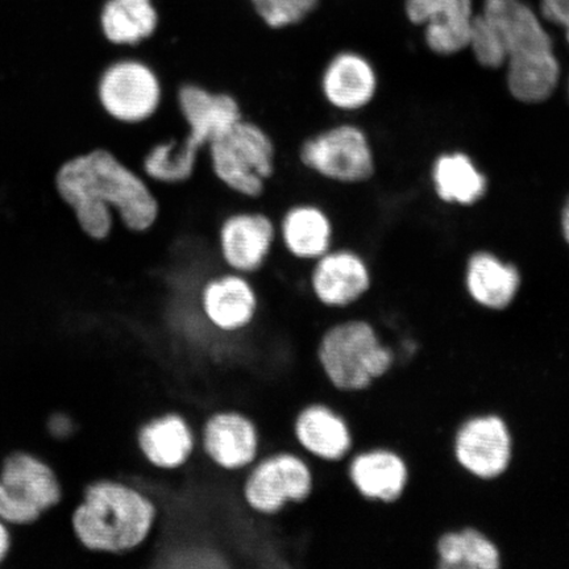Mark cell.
<instances>
[{
  "label": "cell",
  "mask_w": 569,
  "mask_h": 569,
  "mask_svg": "<svg viewBox=\"0 0 569 569\" xmlns=\"http://www.w3.org/2000/svg\"><path fill=\"white\" fill-rule=\"evenodd\" d=\"M57 190L76 212L81 230L94 240L110 237L118 213L124 229L146 233L158 224L161 204L153 184L107 149L63 163Z\"/></svg>",
  "instance_id": "obj_1"
},
{
  "label": "cell",
  "mask_w": 569,
  "mask_h": 569,
  "mask_svg": "<svg viewBox=\"0 0 569 569\" xmlns=\"http://www.w3.org/2000/svg\"><path fill=\"white\" fill-rule=\"evenodd\" d=\"M176 107L183 126L180 137L153 142L140 159V172L161 187L189 182L210 142L244 117L243 106L232 92L194 81L178 87Z\"/></svg>",
  "instance_id": "obj_2"
},
{
  "label": "cell",
  "mask_w": 569,
  "mask_h": 569,
  "mask_svg": "<svg viewBox=\"0 0 569 569\" xmlns=\"http://www.w3.org/2000/svg\"><path fill=\"white\" fill-rule=\"evenodd\" d=\"M159 508L137 487L111 479L88 483L70 517L77 542L90 552L127 555L151 538Z\"/></svg>",
  "instance_id": "obj_3"
},
{
  "label": "cell",
  "mask_w": 569,
  "mask_h": 569,
  "mask_svg": "<svg viewBox=\"0 0 569 569\" xmlns=\"http://www.w3.org/2000/svg\"><path fill=\"white\" fill-rule=\"evenodd\" d=\"M481 13L497 27L507 47L510 94L529 104L551 98L559 84L560 62L538 13L523 0H483Z\"/></svg>",
  "instance_id": "obj_4"
},
{
  "label": "cell",
  "mask_w": 569,
  "mask_h": 569,
  "mask_svg": "<svg viewBox=\"0 0 569 569\" xmlns=\"http://www.w3.org/2000/svg\"><path fill=\"white\" fill-rule=\"evenodd\" d=\"M204 154L212 177L223 189L246 201L266 194L277 169L272 134L246 116L213 139Z\"/></svg>",
  "instance_id": "obj_5"
},
{
  "label": "cell",
  "mask_w": 569,
  "mask_h": 569,
  "mask_svg": "<svg viewBox=\"0 0 569 569\" xmlns=\"http://www.w3.org/2000/svg\"><path fill=\"white\" fill-rule=\"evenodd\" d=\"M317 359L333 388L359 391L389 371L393 353L380 343L366 320H346L327 329L319 339Z\"/></svg>",
  "instance_id": "obj_6"
},
{
  "label": "cell",
  "mask_w": 569,
  "mask_h": 569,
  "mask_svg": "<svg viewBox=\"0 0 569 569\" xmlns=\"http://www.w3.org/2000/svg\"><path fill=\"white\" fill-rule=\"evenodd\" d=\"M62 500L54 469L31 452L16 451L0 465V518L9 526H32Z\"/></svg>",
  "instance_id": "obj_7"
},
{
  "label": "cell",
  "mask_w": 569,
  "mask_h": 569,
  "mask_svg": "<svg viewBox=\"0 0 569 569\" xmlns=\"http://www.w3.org/2000/svg\"><path fill=\"white\" fill-rule=\"evenodd\" d=\"M102 109L117 123L140 127L159 116L166 88L159 71L139 59H124L107 67L98 82Z\"/></svg>",
  "instance_id": "obj_8"
},
{
  "label": "cell",
  "mask_w": 569,
  "mask_h": 569,
  "mask_svg": "<svg viewBox=\"0 0 569 569\" xmlns=\"http://www.w3.org/2000/svg\"><path fill=\"white\" fill-rule=\"evenodd\" d=\"M298 162L322 180L353 184L375 173V156L367 133L359 126L343 123L305 138L298 147Z\"/></svg>",
  "instance_id": "obj_9"
},
{
  "label": "cell",
  "mask_w": 569,
  "mask_h": 569,
  "mask_svg": "<svg viewBox=\"0 0 569 569\" xmlns=\"http://www.w3.org/2000/svg\"><path fill=\"white\" fill-rule=\"evenodd\" d=\"M315 486V473L301 455L279 451L249 467L241 496L254 515L274 517L289 505L308 500Z\"/></svg>",
  "instance_id": "obj_10"
},
{
  "label": "cell",
  "mask_w": 569,
  "mask_h": 569,
  "mask_svg": "<svg viewBox=\"0 0 569 569\" xmlns=\"http://www.w3.org/2000/svg\"><path fill=\"white\" fill-rule=\"evenodd\" d=\"M216 244L227 270L252 276L260 272L272 258L277 244V223L266 211H230L219 222Z\"/></svg>",
  "instance_id": "obj_11"
},
{
  "label": "cell",
  "mask_w": 569,
  "mask_h": 569,
  "mask_svg": "<svg viewBox=\"0 0 569 569\" xmlns=\"http://www.w3.org/2000/svg\"><path fill=\"white\" fill-rule=\"evenodd\" d=\"M199 445L210 465L234 473L259 459L261 436L258 425L246 412L219 410L203 422Z\"/></svg>",
  "instance_id": "obj_12"
},
{
  "label": "cell",
  "mask_w": 569,
  "mask_h": 569,
  "mask_svg": "<svg viewBox=\"0 0 569 569\" xmlns=\"http://www.w3.org/2000/svg\"><path fill=\"white\" fill-rule=\"evenodd\" d=\"M198 306L199 315L211 329L238 333L252 326L260 300L248 276L227 270L212 274L199 287Z\"/></svg>",
  "instance_id": "obj_13"
},
{
  "label": "cell",
  "mask_w": 569,
  "mask_h": 569,
  "mask_svg": "<svg viewBox=\"0 0 569 569\" xmlns=\"http://www.w3.org/2000/svg\"><path fill=\"white\" fill-rule=\"evenodd\" d=\"M309 288L326 308H347L371 288V272L365 259L351 249H333L312 262Z\"/></svg>",
  "instance_id": "obj_14"
},
{
  "label": "cell",
  "mask_w": 569,
  "mask_h": 569,
  "mask_svg": "<svg viewBox=\"0 0 569 569\" xmlns=\"http://www.w3.org/2000/svg\"><path fill=\"white\" fill-rule=\"evenodd\" d=\"M455 455L469 473L483 480L507 471L511 459V438L500 417H478L468 421L455 439Z\"/></svg>",
  "instance_id": "obj_15"
},
{
  "label": "cell",
  "mask_w": 569,
  "mask_h": 569,
  "mask_svg": "<svg viewBox=\"0 0 569 569\" xmlns=\"http://www.w3.org/2000/svg\"><path fill=\"white\" fill-rule=\"evenodd\" d=\"M412 24L425 26V40L433 53L450 56L468 48L475 19L472 0H407Z\"/></svg>",
  "instance_id": "obj_16"
},
{
  "label": "cell",
  "mask_w": 569,
  "mask_h": 569,
  "mask_svg": "<svg viewBox=\"0 0 569 569\" xmlns=\"http://www.w3.org/2000/svg\"><path fill=\"white\" fill-rule=\"evenodd\" d=\"M137 443L149 466L162 472H173L193 458L197 436L181 412L167 411L139 427Z\"/></svg>",
  "instance_id": "obj_17"
},
{
  "label": "cell",
  "mask_w": 569,
  "mask_h": 569,
  "mask_svg": "<svg viewBox=\"0 0 569 569\" xmlns=\"http://www.w3.org/2000/svg\"><path fill=\"white\" fill-rule=\"evenodd\" d=\"M333 223L322 206L300 201L284 209L277 223V243L283 252L301 264L315 262L330 251Z\"/></svg>",
  "instance_id": "obj_18"
},
{
  "label": "cell",
  "mask_w": 569,
  "mask_h": 569,
  "mask_svg": "<svg viewBox=\"0 0 569 569\" xmlns=\"http://www.w3.org/2000/svg\"><path fill=\"white\" fill-rule=\"evenodd\" d=\"M377 84L372 63L356 52L333 56L319 78L320 96L331 109L340 112L366 109L376 96Z\"/></svg>",
  "instance_id": "obj_19"
},
{
  "label": "cell",
  "mask_w": 569,
  "mask_h": 569,
  "mask_svg": "<svg viewBox=\"0 0 569 569\" xmlns=\"http://www.w3.org/2000/svg\"><path fill=\"white\" fill-rule=\"evenodd\" d=\"M293 436L305 453L322 461L345 459L352 447L345 418L323 403H310L297 412Z\"/></svg>",
  "instance_id": "obj_20"
},
{
  "label": "cell",
  "mask_w": 569,
  "mask_h": 569,
  "mask_svg": "<svg viewBox=\"0 0 569 569\" xmlns=\"http://www.w3.org/2000/svg\"><path fill=\"white\" fill-rule=\"evenodd\" d=\"M352 486L368 500L395 502L408 483V468L398 455L375 450L355 457L348 468Z\"/></svg>",
  "instance_id": "obj_21"
},
{
  "label": "cell",
  "mask_w": 569,
  "mask_h": 569,
  "mask_svg": "<svg viewBox=\"0 0 569 569\" xmlns=\"http://www.w3.org/2000/svg\"><path fill=\"white\" fill-rule=\"evenodd\" d=\"M466 283L469 296L483 308L502 310L515 301L521 276L515 266L490 252H478L468 261Z\"/></svg>",
  "instance_id": "obj_22"
},
{
  "label": "cell",
  "mask_w": 569,
  "mask_h": 569,
  "mask_svg": "<svg viewBox=\"0 0 569 569\" xmlns=\"http://www.w3.org/2000/svg\"><path fill=\"white\" fill-rule=\"evenodd\" d=\"M432 181L442 201L471 206L486 196L488 180L469 156L461 152L445 153L432 168Z\"/></svg>",
  "instance_id": "obj_23"
},
{
  "label": "cell",
  "mask_w": 569,
  "mask_h": 569,
  "mask_svg": "<svg viewBox=\"0 0 569 569\" xmlns=\"http://www.w3.org/2000/svg\"><path fill=\"white\" fill-rule=\"evenodd\" d=\"M151 0H109L101 17L106 39L116 46H138L158 30Z\"/></svg>",
  "instance_id": "obj_24"
},
{
  "label": "cell",
  "mask_w": 569,
  "mask_h": 569,
  "mask_svg": "<svg viewBox=\"0 0 569 569\" xmlns=\"http://www.w3.org/2000/svg\"><path fill=\"white\" fill-rule=\"evenodd\" d=\"M439 567L443 569H497L500 552L493 542L473 529L448 532L438 542Z\"/></svg>",
  "instance_id": "obj_25"
},
{
  "label": "cell",
  "mask_w": 569,
  "mask_h": 569,
  "mask_svg": "<svg viewBox=\"0 0 569 569\" xmlns=\"http://www.w3.org/2000/svg\"><path fill=\"white\" fill-rule=\"evenodd\" d=\"M468 48L483 68L500 69L507 66L508 53L502 36L482 13L473 19Z\"/></svg>",
  "instance_id": "obj_26"
},
{
  "label": "cell",
  "mask_w": 569,
  "mask_h": 569,
  "mask_svg": "<svg viewBox=\"0 0 569 569\" xmlns=\"http://www.w3.org/2000/svg\"><path fill=\"white\" fill-rule=\"evenodd\" d=\"M256 12L274 30L300 23L316 9L318 0H251Z\"/></svg>",
  "instance_id": "obj_27"
},
{
  "label": "cell",
  "mask_w": 569,
  "mask_h": 569,
  "mask_svg": "<svg viewBox=\"0 0 569 569\" xmlns=\"http://www.w3.org/2000/svg\"><path fill=\"white\" fill-rule=\"evenodd\" d=\"M540 13L552 24H569V0H540Z\"/></svg>",
  "instance_id": "obj_28"
},
{
  "label": "cell",
  "mask_w": 569,
  "mask_h": 569,
  "mask_svg": "<svg viewBox=\"0 0 569 569\" xmlns=\"http://www.w3.org/2000/svg\"><path fill=\"white\" fill-rule=\"evenodd\" d=\"M73 429L71 419L66 415H54L49 418L48 430L56 438H66L68 433Z\"/></svg>",
  "instance_id": "obj_29"
},
{
  "label": "cell",
  "mask_w": 569,
  "mask_h": 569,
  "mask_svg": "<svg viewBox=\"0 0 569 569\" xmlns=\"http://www.w3.org/2000/svg\"><path fill=\"white\" fill-rule=\"evenodd\" d=\"M12 549V537L7 525L2 518H0V565L10 557Z\"/></svg>",
  "instance_id": "obj_30"
},
{
  "label": "cell",
  "mask_w": 569,
  "mask_h": 569,
  "mask_svg": "<svg viewBox=\"0 0 569 569\" xmlns=\"http://www.w3.org/2000/svg\"><path fill=\"white\" fill-rule=\"evenodd\" d=\"M561 231H563L567 243L569 244V198L561 211Z\"/></svg>",
  "instance_id": "obj_31"
},
{
  "label": "cell",
  "mask_w": 569,
  "mask_h": 569,
  "mask_svg": "<svg viewBox=\"0 0 569 569\" xmlns=\"http://www.w3.org/2000/svg\"><path fill=\"white\" fill-rule=\"evenodd\" d=\"M565 31H566V40H567L568 46H569V24L567 27H565Z\"/></svg>",
  "instance_id": "obj_32"
}]
</instances>
